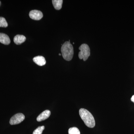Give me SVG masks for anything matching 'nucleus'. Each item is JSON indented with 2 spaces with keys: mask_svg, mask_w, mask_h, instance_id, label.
<instances>
[{
  "mask_svg": "<svg viewBox=\"0 0 134 134\" xmlns=\"http://www.w3.org/2000/svg\"><path fill=\"white\" fill-rule=\"evenodd\" d=\"M79 115L87 127L92 128L96 125L95 119L92 114L84 108H81L79 111Z\"/></svg>",
  "mask_w": 134,
  "mask_h": 134,
  "instance_id": "f257e3e1",
  "label": "nucleus"
},
{
  "mask_svg": "<svg viewBox=\"0 0 134 134\" xmlns=\"http://www.w3.org/2000/svg\"><path fill=\"white\" fill-rule=\"evenodd\" d=\"M61 52L63 57L66 60H71L74 54V48L70 41H66L61 47Z\"/></svg>",
  "mask_w": 134,
  "mask_h": 134,
  "instance_id": "f03ea898",
  "label": "nucleus"
},
{
  "mask_svg": "<svg viewBox=\"0 0 134 134\" xmlns=\"http://www.w3.org/2000/svg\"><path fill=\"white\" fill-rule=\"evenodd\" d=\"M80 52L78 54V56L80 59H83L84 61L88 59L90 55V47L87 44H82L79 47Z\"/></svg>",
  "mask_w": 134,
  "mask_h": 134,
  "instance_id": "7ed1b4c3",
  "label": "nucleus"
},
{
  "mask_svg": "<svg viewBox=\"0 0 134 134\" xmlns=\"http://www.w3.org/2000/svg\"><path fill=\"white\" fill-rule=\"evenodd\" d=\"M24 119V115L23 114L19 113L15 114L11 117L9 123L12 125H18L23 121Z\"/></svg>",
  "mask_w": 134,
  "mask_h": 134,
  "instance_id": "20e7f679",
  "label": "nucleus"
},
{
  "mask_svg": "<svg viewBox=\"0 0 134 134\" xmlns=\"http://www.w3.org/2000/svg\"><path fill=\"white\" fill-rule=\"evenodd\" d=\"M29 16L31 18L34 20H40L43 18V14L40 10H34L30 12Z\"/></svg>",
  "mask_w": 134,
  "mask_h": 134,
  "instance_id": "39448f33",
  "label": "nucleus"
},
{
  "mask_svg": "<svg viewBox=\"0 0 134 134\" xmlns=\"http://www.w3.org/2000/svg\"><path fill=\"white\" fill-rule=\"evenodd\" d=\"M50 114H51V112L50 110H45L38 116L37 118V120L38 122L44 120L50 117Z\"/></svg>",
  "mask_w": 134,
  "mask_h": 134,
  "instance_id": "423d86ee",
  "label": "nucleus"
},
{
  "mask_svg": "<svg viewBox=\"0 0 134 134\" xmlns=\"http://www.w3.org/2000/svg\"><path fill=\"white\" fill-rule=\"evenodd\" d=\"M33 61L37 65L40 66H43L45 65V59L42 56H37L34 57L33 59Z\"/></svg>",
  "mask_w": 134,
  "mask_h": 134,
  "instance_id": "0eeeda50",
  "label": "nucleus"
},
{
  "mask_svg": "<svg viewBox=\"0 0 134 134\" xmlns=\"http://www.w3.org/2000/svg\"><path fill=\"white\" fill-rule=\"evenodd\" d=\"M0 42L5 45H8L10 40L9 36L5 34L0 33Z\"/></svg>",
  "mask_w": 134,
  "mask_h": 134,
  "instance_id": "6e6552de",
  "label": "nucleus"
},
{
  "mask_svg": "<svg viewBox=\"0 0 134 134\" xmlns=\"http://www.w3.org/2000/svg\"><path fill=\"white\" fill-rule=\"evenodd\" d=\"M26 40V37L23 35H17L14 38V41L15 44L19 45L24 42Z\"/></svg>",
  "mask_w": 134,
  "mask_h": 134,
  "instance_id": "1a4fd4ad",
  "label": "nucleus"
},
{
  "mask_svg": "<svg viewBox=\"0 0 134 134\" xmlns=\"http://www.w3.org/2000/svg\"><path fill=\"white\" fill-rule=\"evenodd\" d=\"M53 5L55 9H60L62 8L63 2V1L62 0H53Z\"/></svg>",
  "mask_w": 134,
  "mask_h": 134,
  "instance_id": "9d476101",
  "label": "nucleus"
},
{
  "mask_svg": "<svg viewBox=\"0 0 134 134\" xmlns=\"http://www.w3.org/2000/svg\"><path fill=\"white\" fill-rule=\"evenodd\" d=\"M69 134H80V131L76 127L70 128L68 130Z\"/></svg>",
  "mask_w": 134,
  "mask_h": 134,
  "instance_id": "9b49d317",
  "label": "nucleus"
},
{
  "mask_svg": "<svg viewBox=\"0 0 134 134\" xmlns=\"http://www.w3.org/2000/svg\"><path fill=\"white\" fill-rule=\"evenodd\" d=\"M8 26V23L6 19L2 17H0V27L6 28Z\"/></svg>",
  "mask_w": 134,
  "mask_h": 134,
  "instance_id": "f8f14e48",
  "label": "nucleus"
},
{
  "mask_svg": "<svg viewBox=\"0 0 134 134\" xmlns=\"http://www.w3.org/2000/svg\"><path fill=\"white\" fill-rule=\"evenodd\" d=\"M45 129L44 126L38 127L36 130H34L32 134H42L43 130Z\"/></svg>",
  "mask_w": 134,
  "mask_h": 134,
  "instance_id": "ddd939ff",
  "label": "nucleus"
},
{
  "mask_svg": "<svg viewBox=\"0 0 134 134\" xmlns=\"http://www.w3.org/2000/svg\"><path fill=\"white\" fill-rule=\"evenodd\" d=\"M131 100L132 102L134 103V95L132 96V97L131 98Z\"/></svg>",
  "mask_w": 134,
  "mask_h": 134,
  "instance_id": "4468645a",
  "label": "nucleus"
},
{
  "mask_svg": "<svg viewBox=\"0 0 134 134\" xmlns=\"http://www.w3.org/2000/svg\"><path fill=\"white\" fill-rule=\"evenodd\" d=\"M61 55V54H59V55Z\"/></svg>",
  "mask_w": 134,
  "mask_h": 134,
  "instance_id": "2eb2a0df",
  "label": "nucleus"
}]
</instances>
